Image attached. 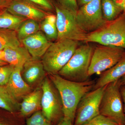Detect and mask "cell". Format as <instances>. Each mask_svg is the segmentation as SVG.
<instances>
[{"instance_id": "cell-1", "label": "cell", "mask_w": 125, "mask_h": 125, "mask_svg": "<svg viewBox=\"0 0 125 125\" xmlns=\"http://www.w3.org/2000/svg\"><path fill=\"white\" fill-rule=\"evenodd\" d=\"M49 78L60 96L63 118L73 122L77 106L81 99L93 89L94 81L75 82L66 79L58 74H49Z\"/></svg>"}, {"instance_id": "cell-2", "label": "cell", "mask_w": 125, "mask_h": 125, "mask_svg": "<svg viewBox=\"0 0 125 125\" xmlns=\"http://www.w3.org/2000/svg\"><path fill=\"white\" fill-rule=\"evenodd\" d=\"M79 42L68 39L52 42L42 57L44 69L49 74H58L79 47Z\"/></svg>"}, {"instance_id": "cell-3", "label": "cell", "mask_w": 125, "mask_h": 125, "mask_svg": "<svg viewBox=\"0 0 125 125\" xmlns=\"http://www.w3.org/2000/svg\"><path fill=\"white\" fill-rule=\"evenodd\" d=\"M94 50L88 44L78 47L58 74L66 79L82 82L89 80V69Z\"/></svg>"}, {"instance_id": "cell-4", "label": "cell", "mask_w": 125, "mask_h": 125, "mask_svg": "<svg viewBox=\"0 0 125 125\" xmlns=\"http://www.w3.org/2000/svg\"><path fill=\"white\" fill-rule=\"evenodd\" d=\"M119 80L106 86L100 106V114L125 125V114Z\"/></svg>"}, {"instance_id": "cell-5", "label": "cell", "mask_w": 125, "mask_h": 125, "mask_svg": "<svg viewBox=\"0 0 125 125\" xmlns=\"http://www.w3.org/2000/svg\"><path fill=\"white\" fill-rule=\"evenodd\" d=\"M84 42H96L125 49V16L117 18L102 29L87 34Z\"/></svg>"}, {"instance_id": "cell-6", "label": "cell", "mask_w": 125, "mask_h": 125, "mask_svg": "<svg viewBox=\"0 0 125 125\" xmlns=\"http://www.w3.org/2000/svg\"><path fill=\"white\" fill-rule=\"evenodd\" d=\"M77 23L87 34L102 29L107 24L103 16L101 0H93L82 6L76 15Z\"/></svg>"}, {"instance_id": "cell-7", "label": "cell", "mask_w": 125, "mask_h": 125, "mask_svg": "<svg viewBox=\"0 0 125 125\" xmlns=\"http://www.w3.org/2000/svg\"><path fill=\"white\" fill-rule=\"evenodd\" d=\"M125 49L101 45L94 51L89 69V76L101 73L111 68L125 56Z\"/></svg>"}, {"instance_id": "cell-8", "label": "cell", "mask_w": 125, "mask_h": 125, "mask_svg": "<svg viewBox=\"0 0 125 125\" xmlns=\"http://www.w3.org/2000/svg\"><path fill=\"white\" fill-rule=\"evenodd\" d=\"M56 26L58 31L57 40L68 39L84 42L87 34L79 27L76 15L61 6H55Z\"/></svg>"}, {"instance_id": "cell-9", "label": "cell", "mask_w": 125, "mask_h": 125, "mask_svg": "<svg viewBox=\"0 0 125 125\" xmlns=\"http://www.w3.org/2000/svg\"><path fill=\"white\" fill-rule=\"evenodd\" d=\"M106 85L87 93L81 99L76 109L74 125H83L100 114L101 100Z\"/></svg>"}, {"instance_id": "cell-10", "label": "cell", "mask_w": 125, "mask_h": 125, "mask_svg": "<svg viewBox=\"0 0 125 125\" xmlns=\"http://www.w3.org/2000/svg\"><path fill=\"white\" fill-rule=\"evenodd\" d=\"M52 83L51 80L45 77L41 83V87L42 91L41 101L42 112L51 122L59 120L63 116L60 96Z\"/></svg>"}, {"instance_id": "cell-11", "label": "cell", "mask_w": 125, "mask_h": 125, "mask_svg": "<svg viewBox=\"0 0 125 125\" xmlns=\"http://www.w3.org/2000/svg\"><path fill=\"white\" fill-rule=\"evenodd\" d=\"M22 68L15 67L6 85L2 86L14 100L19 101L32 92V88L25 82L21 75Z\"/></svg>"}, {"instance_id": "cell-12", "label": "cell", "mask_w": 125, "mask_h": 125, "mask_svg": "<svg viewBox=\"0 0 125 125\" xmlns=\"http://www.w3.org/2000/svg\"><path fill=\"white\" fill-rule=\"evenodd\" d=\"M32 59L40 60L52 43L42 31L26 38L21 41Z\"/></svg>"}, {"instance_id": "cell-13", "label": "cell", "mask_w": 125, "mask_h": 125, "mask_svg": "<svg viewBox=\"0 0 125 125\" xmlns=\"http://www.w3.org/2000/svg\"><path fill=\"white\" fill-rule=\"evenodd\" d=\"M45 72L42 60L32 58L24 65L21 75L25 82L32 88L42 83L46 77Z\"/></svg>"}, {"instance_id": "cell-14", "label": "cell", "mask_w": 125, "mask_h": 125, "mask_svg": "<svg viewBox=\"0 0 125 125\" xmlns=\"http://www.w3.org/2000/svg\"><path fill=\"white\" fill-rule=\"evenodd\" d=\"M7 11L12 14L26 19L42 21L48 14L39 9L24 2L14 1L10 3Z\"/></svg>"}, {"instance_id": "cell-15", "label": "cell", "mask_w": 125, "mask_h": 125, "mask_svg": "<svg viewBox=\"0 0 125 125\" xmlns=\"http://www.w3.org/2000/svg\"><path fill=\"white\" fill-rule=\"evenodd\" d=\"M125 75V56L111 68L101 73L95 82L93 89L106 86Z\"/></svg>"}, {"instance_id": "cell-16", "label": "cell", "mask_w": 125, "mask_h": 125, "mask_svg": "<svg viewBox=\"0 0 125 125\" xmlns=\"http://www.w3.org/2000/svg\"><path fill=\"white\" fill-rule=\"evenodd\" d=\"M4 61L14 67L23 68L24 64L32 59L27 48L22 45L15 47H8L4 50Z\"/></svg>"}, {"instance_id": "cell-17", "label": "cell", "mask_w": 125, "mask_h": 125, "mask_svg": "<svg viewBox=\"0 0 125 125\" xmlns=\"http://www.w3.org/2000/svg\"><path fill=\"white\" fill-rule=\"evenodd\" d=\"M42 91L41 87H38L23 99L20 104L21 115L26 116L39 111L42 108L41 101Z\"/></svg>"}, {"instance_id": "cell-18", "label": "cell", "mask_w": 125, "mask_h": 125, "mask_svg": "<svg viewBox=\"0 0 125 125\" xmlns=\"http://www.w3.org/2000/svg\"><path fill=\"white\" fill-rule=\"evenodd\" d=\"M40 30L49 41H56L58 38V31L56 26V16L48 15L41 21Z\"/></svg>"}, {"instance_id": "cell-19", "label": "cell", "mask_w": 125, "mask_h": 125, "mask_svg": "<svg viewBox=\"0 0 125 125\" xmlns=\"http://www.w3.org/2000/svg\"><path fill=\"white\" fill-rule=\"evenodd\" d=\"M24 18L18 17L4 10L0 12V29H9L17 31L26 20Z\"/></svg>"}, {"instance_id": "cell-20", "label": "cell", "mask_w": 125, "mask_h": 125, "mask_svg": "<svg viewBox=\"0 0 125 125\" xmlns=\"http://www.w3.org/2000/svg\"><path fill=\"white\" fill-rule=\"evenodd\" d=\"M21 45L17 31L9 29H0V50L8 47H15Z\"/></svg>"}, {"instance_id": "cell-21", "label": "cell", "mask_w": 125, "mask_h": 125, "mask_svg": "<svg viewBox=\"0 0 125 125\" xmlns=\"http://www.w3.org/2000/svg\"><path fill=\"white\" fill-rule=\"evenodd\" d=\"M38 22L32 19H26L17 31V36L20 42L24 39L40 31Z\"/></svg>"}, {"instance_id": "cell-22", "label": "cell", "mask_w": 125, "mask_h": 125, "mask_svg": "<svg viewBox=\"0 0 125 125\" xmlns=\"http://www.w3.org/2000/svg\"><path fill=\"white\" fill-rule=\"evenodd\" d=\"M101 8L103 16L107 22L116 19L122 10L113 0H101Z\"/></svg>"}, {"instance_id": "cell-23", "label": "cell", "mask_w": 125, "mask_h": 125, "mask_svg": "<svg viewBox=\"0 0 125 125\" xmlns=\"http://www.w3.org/2000/svg\"><path fill=\"white\" fill-rule=\"evenodd\" d=\"M20 107L18 102L13 99L2 86H0V108L12 113Z\"/></svg>"}, {"instance_id": "cell-24", "label": "cell", "mask_w": 125, "mask_h": 125, "mask_svg": "<svg viewBox=\"0 0 125 125\" xmlns=\"http://www.w3.org/2000/svg\"><path fill=\"white\" fill-rule=\"evenodd\" d=\"M27 125H52L40 110L33 113L27 120Z\"/></svg>"}, {"instance_id": "cell-25", "label": "cell", "mask_w": 125, "mask_h": 125, "mask_svg": "<svg viewBox=\"0 0 125 125\" xmlns=\"http://www.w3.org/2000/svg\"><path fill=\"white\" fill-rule=\"evenodd\" d=\"M14 67L9 64L0 66V86L6 85L10 79Z\"/></svg>"}, {"instance_id": "cell-26", "label": "cell", "mask_w": 125, "mask_h": 125, "mask_svg": "<svg viewBox=\"0 0 125 125\" xmlns=\"http://www.w3.org/2000/svg\"><path fill=\"white\" fill-rule=\"evenodd\" d=\"M83 125H119L116 122L99 114Z\"/></svg>"}, {"instance_id": "cell-27", "label": "cell", "mask_w": 125, "mask_h": 125, "mask_svg": "<svg viewBox=\"0 0 125 125\" xmlns=\"http://www.w3.org/2000/svg\"><path fill=\"white\" fill-rule=\"evenodd\" d=\"M61 6L71 11L76 15L78 9L77 0H58Z\"/></svg>"}, {"instance_id": "cell-28", "label": "cell", "mask_w": 125, "mask_h": 125, "mask_svg": "<svg viewBox=\"0 0 125 125\" xmlns=\"http://www.w3.org/2000/svg\"><path fill=\"white\" fill-rule=\"evenodd\" d=\"M36 4L38 5L47 10H52V6L48 0H29Z\"/></svg>"}, {"instance_id": "cell-29", "label": "cell", "mask_w": 125, "mask_h": 125, "mask_svg": "<svg viewBox=\"0 0 125 125\" xmlns=\"http://www.w3.org/2000/svg\"><path fill=\"white\" fill-rule=\"evenodd\" d=\"M122 10L125 9V0H113Z\"/></svg>"}, {"instance_id": "cell-30", "label": "cell", "mask_w": 125, "mask_h": 125, "mask_svg": "<svg viewBox=\"0 0 125 125\" xmlns=\"http://www.w3.org/2000/svg\"><path fill=\"white\" fill-rule=\"evenodd\" d=\"M57 125H74L73 122L69 119L63 118Z\"/></svg>"}, {"instance_id": "cell-31", "label": "cell", "mask_w": 125, "mask_h": 125, "mask_svg": "<svg viewBox=\"0 0 125 125\" xmlns=\"http://www.w3.org/2000/svg\"><path fill=\"white\" fill-rule=\"evenodd\" d=\"M120 90L121 95L122 98V101L124 103L123 108H124V112L125 114V85L121 86Z\"/></svg>"}, {"instance_id": "cell-32", "label": "cell", "mask_w": 125, "mask_h": 125, "mask_svg": "<svg viewBox=\"0 0 125 125\" xmlns=\"http://www.w3.org/2000/svg\"><path fill=\"white\" fill-rule=\"evenodd\" d=\"M10 3L9 0H0V9L3 10L6 7L7 8Z\"/></svg>"}, {"instance_id": "cell-33", "label": "cell", "mask_w": 125, "mask_h": 125, "mask_svg": "<svg viewBox=\"0 0 125 125\" xmlns=\"http://www.w3.org/2000/svg\"><path fill=\"white\" fill-rule=\"evenodd\" d=\"M92 0H77L78 4L79 5L81 6L89 3Z\"/></svg>"}, {"instance_id": "cell-34", "label": "cell", "mask_w": 125, "mask_h": 125, "mask_svg": "<svg viewBox=\"0 0 125 125\" xmlns=\"http://www.w3.org/2000/svg\"><path fill=\"white\" fill-rule=\"evenodd\" d=\"M119 81L121 86L125 85V75L119 80Z\"/></svg>"}, {"instance_id": "cell-35", "label": "cell", "mask_w": 125, "mask_h": 125, "mask_svg": "<svg viewBox=\"0 0 125 125\" xmlns=\"http://www.w3.org/2000/svg\"><path fill=\"white\" fill-rule=\"evenodd\" d=\"M4 51L0 50V61H4Z\"/></svg>"}, {"instance_id": "cell-36", "label": "cell", "mask_w": 125, "mask_h": 125, "mask_svg": "<svg viewBox=\"0 0 125 125\" xmlns=\"http://www.w3.org/2000/svg\"><path fill=\"white\" fill-rule=\"evenodd\" d=\"M7 64H8L6 62L4 61H0V66L4 65Z\"/></svg>"}, {"instance_id": "cell-37", "label": "cell", "mask_w": 125, "mask_h": 125, "mask_svg": "<svg viewBox=\"0 0 125 125\" xmlns=\"http://www.w3.org/2000/svg\"><path fill=\"white\" fill-rule=\"evenodd\" d=\"M3 10H0V12L1 11H3Z\"/></svg>"}, {"instance_id": "cell-38", "label": "cell", "mask_w": 125, "mask_h": 125, "mask_svg": "<svg viewBox=\"0 0 125 125\" xmlns=\"http://www.w3.org/2000/svg\"><path fill=\"white\" fill-rule=\"evenodd\" d=\"M0 125H2V124H0Z\"/></svg>"}]
</instances>
